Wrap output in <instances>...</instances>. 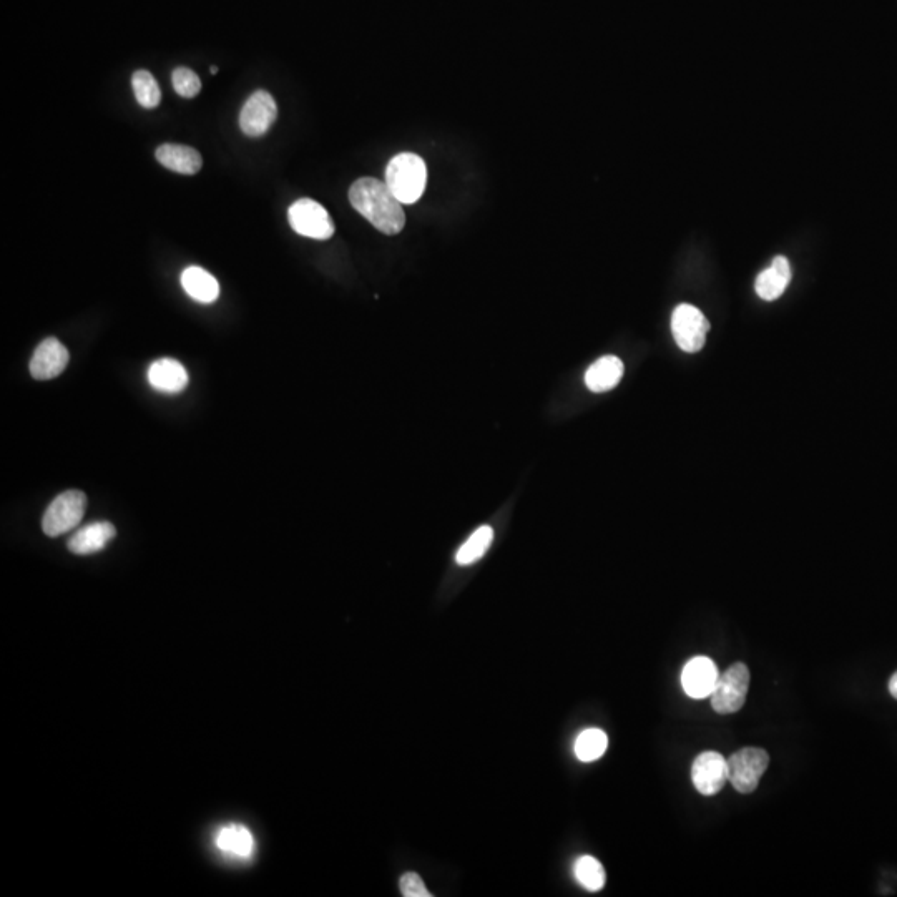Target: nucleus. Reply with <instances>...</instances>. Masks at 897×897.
<instances>
[{"label":"nucleus","instance_id":"obj_1","mask_svg":"<svg viewBox=\"0 0 897 897\" xmlns=\"http://www.w3.org/2000/svg\"><path fill=\"white\" fill-rule=\"evenodd\" d=\"M354 210L384 235H398L406 225L402 203L394 197L388 183L376 178H359L349 188Z\"/></svg>","mask_w":897,"mask_h":897},{"label":"nucleus","instance_id":"obj_2","mask_svg":"<svg viewBox=\"0 0 897 897\" xmlns=\"http://www.w3.org/2000/svg\"><path fill=\"white\" fill-rule=\"evenodd\" d=\"M402 205H412L426 190V162L416 153H399L386 168V180Z\"/></svg>","mask_w":897,"mask_h":897},{"label":"nucleus","instance_id":"obj_3","mask_svg":"<svg viewBox=\"0 0 897 897\" xmlns=\"http://www.w3.org/2000/svg\"><path fill=\"white\" fill-rule=\"evenodd\" d=\"M768 766L770 755L763 748L746 746L728 758V780L738 793L750 795L760 785Z\"/></svg>","mask_w":897,"mask_h":897},{"label":"nucleus","instance_id":"obj_4","mask_svg":"<svg viewBox=\"0 0 897 897\" xmlns=\"http://www.w3.org/2000/svg\"><path fill=\"white\" fill-rule=\"evenodd\" d=\"M87 496L80 491H67L55 497L42 519V530L49 537H59L75 529L84 519Z\"/></svg>","mask_w":897,"mask_h":897},{"label":"nucleus","instance_id":"obj_5","mask_svg":"<svg viewBox=\"0 0 897 897\" xmlns=\"http://www.w3.org/2000/svg\"><path fill=\"white\" fill-rule=\"evenodd\" d=\"M750 688V670L745 663H735L720 675L711 693V708L720 715H731L745 705Z\"/></svg>","mask_w":897,"mask_h":897},{"label":"nucleus","instance_id":"obj_6","mask_svg":"<svg viewBox=\"0 0 897 897\" xmlns=\"http://www.w3.org/2000/svg\"><path fill=\"white\" fill-rule=\"evenodd\" d=\"M288 220L291 228L306 238L329 240L334 235V223L326 208L309 198H301L290 206Z\"/></svg>","mask_w":897,"mask_h":897},{"label":"nucleus","instance_id":"obj_7","mask_svg":"<svg viewBox=\"0 0 897 897\" xmlns=\"http://www.w3.org/2000/svg\"><path fill=\"white\" fill-rule=\"evenodd\" d=\"M710 323L692 304H680L672 316L673 338L685 353H698L706 343Z\"/></svg>","mask_w":897,"mask_h":897},{"label":"nucleus","instance_id":"obj_8","mask_svg":"<svg viewBox=\"0 0 897 897\" xmlns=\"http://www.w3.org/2000/svg\"><path fill=\"white\" fill-rule=\"evenodd\" d=\"M276 115L278 107L273 95L268 94L266 90H256L241 108V132L245 133L246 137H263L275 123Z\"/></svg>","mask_w":897,"mask_h":897},{"label":"nucleus","instance_id":"obj_9","mask_svg":"<svg viewBox=\"0 0 897 897\" xmlns=\"http://www.w3.org/2000/svg\"><path fill=\"white\" fill-rule=\"evenodd\" d=\"M692 780L700 795L720 793L728 781V760L716 751L701 753L693 763Z\"/></svg>","mask_w":897,"mask_h":897},{"label":"nucleus","instance_id":"obj_10","mask_svg":"<svg viewBox=\"0 0 897 897\" xmlns=\"http://www.w3.org/2000/svg\"><path fill=\"white\" fill-rule=\"evenodd\" d=\"M69 364V351L59 339L49 338L39 344L30 359V374L37 381H49L64 373Z\"/></svg>","mask_w":897,"mask_h":897},{"label":"nucleus","instance_id":"obj_11","mask_svg":"<svg viewBox=\"0 0 897 897\" xmlns=\"http://www.w3.org/2000/svg\"><path fill=\"white\" fill-rule=\"evenodd\" d=\"M720 678L718 668L710 658L695 657L685 665L682 672L683 690L688 697L700 700L710 697Z\"/></svg>","mask_w":897,"mask_h":897},{"label":"nucleus","instance_id":"obj_12","mask_svg":"<svg viewBox=\"0 0 897 897\" xmlns=\"http://www.w3.org/2000/svg\"><path fill=\"white\" fill-rule=\"evenodd\" d=\"M148 383L160 393H182L188 386L187 369L177 359H158L148 369Z\"/></svg>","mask_w":897,"mask_h":897},{"label":"nucleus","instance_id":"obj_13","mask_svg":"<svg viewBox=\"0 0 897 897\" xmlns=\"http://www.w3.org/2000/svg\"><path fill=\"white\" fill-rule=\"evenodd\" d=\"M117 529L110 522H95L75 532L69 540V550L75 555L97 554L115 539Z\"/></svg>","mask_w":897,"mask_h":897},{"label":"nucleus","instance_id":"obj_14","mask_svg":"<svg viewBox=\"0 0 897 897\" xmlns=\"http://www.w3.org/2000/svg\"><path fill=\"white\" fill-rule=\"evenodd\" d=\"M791 281V266L785 256H776L765 271L756 278V295L765 301H775L785 293Z\"/></svg>","mask_w":897,"mask_h":897},{"label":"nucleus","instance_id":"obj_15","mask_svg":"<svg viewBox=\"0 0 897 897\" xmlns=\"http://www.w3.org/2000/svg\"><path fill=\"white\" fill-rule=\"evenodd\" d=\"M216 848L228 858L250 859L255 853V838L243 824H228L216 834Z\"/></svg>","mask_w":897,"mask_h":897},{"label":"nucleus","instance_id":"obj_16","mask_svg":"<svg viewBox=\"0 0 897 897\" xmlns=\"http://www.w3.org/2000/svg\"><path fill=\"white\" fill-rule=\"evenodd\" d=\"M158 162L172 172L182 175H195L200 172L203 160L200 153L192 147L177 145V143H165L155 152Z\"/></svg>","mask_w":897,"mask_h":897},{"label":"nucleus","instance_id":"obj_17","mask_svg":"<svg viewBox=\"0 0 897 897\" xmlns=\"http://www.w3.org/2000/svg\"><path fill=\"white\" fill-rule=\"evenodd\" d=\"M623 363L617 356H603L585 373V384L592 393H607L617 388L623 378Z\"/></svg>","mask_w":897,"mask_h":897},{"label":"nucleus","instance_id":"obj_18","mask_svg":"<svg viewBox=\"0 0 897 897\" xmlns=\"http://www.w3.org/2000/svg\"><path fill=\"white\" fill-rule=\"evenodd\" d=\"M180 281H182L183 290L187 291V295L198 303H215L220 296V285L215 276L210 275L200 266L187 268L183 271Z\"/></svg>","mask_w":897,"mask_h":897},{"label":"nucleus","instance_id":"obj_19","mask_svg":"<svg viewBox=\"0 0 897 897\" xmlns=\"http://www.w3.org/2000/svg\"><path fill=\"white\" fill-rule=\"evenodd\" d=\"M494 540V530L489 525H482L469 539L464 542L461 549L457 550L456 562L459 565L476 564L481 560L491 547Z\"/></svg>","mask_w":897,"mask_h":897},{"label":"nucleus","instance_id":"obj_20","mask_svg":"<svg viewBox=\"0 0 897 897\" xmlns=\"http://www.w3.org/2000/svg\"><path fill=\"white\" fill-rule=\"evenodd\" d=\"M607 748L608 736L605 735V731L597 730V728L582 731L575 741V755L585 763L602 758Z\"/></svg>","mask_w":897,"mask_h":897},{"label":"nucleus","instance_id":"obj_21","mask_svg":"<svg viewBox=\"0 0 897 897\" xmlns=\"http://www.w3.org/2000/svg\"><path fill=\"white\" fill-rule=\"evenodd\" d=\"M575 878L587 891H600L605 886V869L594 856H582L577 859L574 868Z\"/></svg>","mask_w":897,"mask_h":897},{"label":"nucleus","instance_id":"obj_22","mask_svg":"<svg viewBox=\"0 0 897 897\" xmlns=\"http://www.w3.org/2000/svg\"><path fill=\"white\" fill-rule=\"evenodd\" d=\"M133 94L143 108L158 107L162 100V92L158 82L147 70H138L132 77Z\"/></svg>","mask_w":897,"mask_h":897},{"label":"nucleus","instance_id":"obj_23","mask_svg":"<svg viewBox=\"0 0 897 897\" xmlns=\"http://www.w3.org/2000/svg\"><path fill=\"white\" fill-rule=\"evenodd\" d=\"M173 89L183 99H195L201 90L200 77L187 67L173 70Z\"/></svg>","mask_w":897,"mask_h":897},{"label":"nucleus","instance_id":"obj_24","mask_svg":"<svg viewBox=\"0 0 897 897\" xmlns=\"http://www.w3.org/2000/svg\"><path fill=\"white\" fill-rule=\"evenodd\" d=\"M401 894L404 897H431V893L427 891L426 884L422 881L421 876L416 873L404 874L399 883Z\"/></svg>","mask_w":897,"mask_h":897},{"label":"nucleus","instance_id":"obj_25","mask_svg":"<svg viewBox=\"0 0 897 897\" xmlns=\"http://www.w3.org/2000/svg\"><path fill=\"white\" fill-rule=\"evenodd\" d=\"M889 692H891V695L897 700V672L894 673L891 680H889Z\"/></svg>","mask_w":897,"mask_h":897},{"label":"nucleus","instance_id":"obj_26","mask_svg":"<svg viewBox=\"0 0 897 897\" xmlns=\"http://www.w3.org/2000/svg\"><path fill=\"white\" fill-rule=\"evenodd\" d=\"M216 72H218V67H215V65H213V67H211V74L215 75Z\"/></svg>","mask_w":897,"mask_h":897}]
</instances>
